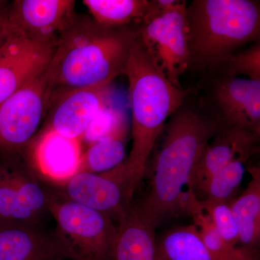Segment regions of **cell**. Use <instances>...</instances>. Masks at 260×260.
Listing matches in <instances>:
<instances>
[{
    "label": "cell",
    "mask_w": 260,
    "mask_h": 260,
    "mask_svg": "<svg viewBox=\"0 0 260 260\" xmlns=\"http://www.w3.org/2000/svg\"><path fill=\"white\" fill-rule=\"evenodd\" d=\"M187 2L178 0L158 18L142 25L140 39L169 81L182 88L181 77L190 68L186 23Z\"/></svg>",
    "instance_id": "obj_8"
},
{
    "label": "cell",
    "mask_w": 260,
    "mask_h": 260,
    "mask_svg": "<svg viewBox=\"0 0 260 260\" xmlns=\"http://www.w3.org/2000/svg\"><path fill=\"white\" fill-rule=\"evenodd\" d=\"M118 236L112 260H158L156 227L141 215L133 203L118 221Z\"/></svg>",
    "instance_id": "obj_17"
},
{
    "label": "cell",
    "mask_w": 260,
    "mask_h": 260,
    "mask_svg": "<svg viewBox=\"0 0 260 260\" xmlns=\"http://www.w3.org/2000/svg\"><path fill=\"white\" fill-rule=\"evenodd\" d=\"M199 204L210 217L220 237L229 244L237 246L239 243V231L229 202L207 198L199 200Z\"/></svg>",
    "instance_id": "obj_26"
},
{
    "label": "cell",
    "mask_w": 260,
    "mask_h": 260,
    "mask_svg": "<svg viewBox=\"0 0 260 260\" xmlns=\"http://www.w3.org/2000/svg\"><path fill=\"white\" fill-rule=\"evenodd\" d=\"M111 100V85L59 94L49 99L44 126L67 138L81 140L94 117Z\"/></svg>",
    "instance_id": "obj_14"
},
{
    "label": "cell",
    "mask_w": 260,
    "mask_h": 260,
    "mask_svg": "<svg viewBox=\"0 0 260 260\" xmlns=\"http://www.w3.org/2000/svg\"><path fill=\"white\" fill-rule=\"evenodd\" d=\"M83 151L81 140L67 138L44 126L23 157L42 182L56 189L78 174Z\"/></svg>",
    "instance_id": "obj_11"
},
{
    "label": "cell",
    "mask_w": 260,
    "mask_h": 260,
    "mask_svg": "<svg viewBox=\"0 0 260 260\" xmlns=\"http://www.w3.org/2000/svg\"><path fill=\"white\" fill-rule=\"evenodd\" d=\"M123 75L129 84L132 148L120 166L136 191L167 119L180 107L191 90L178 88L169 81L139 37L130 49Z\"/></svg>",
    "instance_id": "obj_3"
},
{
    "label": "cell",
    "mask_w": 260,
    "mask_h": 260,
    "mask_svg": "<svg viewBox=\"0 0 260 260\" xmlns=\"http://www.w3.org/2000/svg\"><path fill=\"white\" fill-rule=\"evenodd\" d=\"M186 17L190 68L198 70L260 39L259 1L194 0Z\"/></svg>",
    "instance_id": "obj_4"
},
{
    "label": "cell",
    "mask_w": 260,
    "mask_h": 260,
    "mask_svg": "<svg viewBox=\"0 0 260 260\" xmlns=\"http://www.w3.org/2000/svg\"><path fill=\"white\" fill-rule=\"evenodd\" d=\"M158 260H220L205 246L198 228H174L156 240Z\"/></svg>",
    "instance_id": "obj_20"
},
{
    "label": "cell",
    "mask_w": 260,
    "mask_h": 260,
    "mask_svg": "<svg viewBox=\"0 0 260 260\" xmlns=\"http://www.w3.org/2000/svg\"><path fill=\"white\" fill-rule=\"evenodd\" d=\"M74 0H15L8 7V29L41 42L57 41L74 21Z\"/></svg>",
    "instance_id": "obj_13"
},
{
    "label": "cell",
    "mask_w": 260,
    "mask_h": 260,
    "mask_svg": "<svg viewBox=\"0 0 260 260\" xmlns=\"http://www.w3.org/2000/svg\"><path fill=\"white\" fill-rule=\"evenodd\" d=\"M207 71L220 76L244 75L247 79L260 81V39L245 49L220 58Z\"/></svg>",
    "instance_id": "obj_24"
},
{
    "label": "cell",
    "mask_w": 260,
    "mask_h": 260,
    "mask_svg": "<svg viewBox=\"0 0 260 260\" xmlns=\"http://www.w3.org/2000/svg\"><path fill=\"white\" fill-rule=\"evenodd\" d=\"M248 160L245 158L236 159L210 178L202 189L207 198L229 202L242 183Z\"/></svg>",
    "instance_id": "obj_25"
},
{
    "label": "cell",
    "mask_w": 260,
    "mask_h": 260,
    "mask_svg": "<svg viewBox=\"0 0 260 260\" xmlns=\"http://www.w3.org/2000/svg\"><path fill=\"white\" fill-rule=\"evenodd\" d=\"M203 102L225 126L260 136V81L213 75Z\"/></svg>",
    "instance_id": "obj_9"
},
{
    "label": "cell",
    "mask_w": 260,
    "mask_h": 260,
    "mask_svg": "<svg viewBox=\"0 0 260 260\" xmlns=\"http://www.w3.org/2000/svg\"><path fill=\"white\" fill-rule=\"evenodd\" d=\"M221 121L192 91L165 125V136L154 162L150 189L140 205L141 215L154 226L182 212L195 167Z\"/></svg>",
    "instance_id": "obj_1"
},
{
    "label": "cell",
    "mask_w": 260,
    "mask_h": 260,
    "mask_svg": "<svg viewBox=\"0 0 260 260\" xmlns=\"http://www.w3.org/2000/svg\"><path fill=\"white\" fill-rule=\"evenodd\" d=\"M127 136L110 137L84 149L78 173L101 174L119 166L126 158Z\"/></svg>",
    "instance_id": "obj_22"
},
{
    "label": "cell",
    "mask_w": 260,
    "mask_h": 260,
    "mask_svg": "<svg viewBox=\"0 0 260 260\" xmlns=\"http://www.w3.org/2000/svg\"><path fill=\"white\" fill-rule=\"evenodd\" d=\"M8 34H9V30H8V32H7L6 34L0 37V48L2 47V46L3 45V44H4L5 41H6L7 38L8 37Z\"/></svg>",
    "instance_id": "obj_28"
},
{
    "label": "cell",
    "mask_w": 260,
    "mask_h": 260,
    "mask_svg": "<svg viewBox=\"0 0 260 260\" xmlns=\"http://www.w3.org/2000/svg\"><path fill=\"white\" fill-rule=\"evenodd\" d=\"M142 25L105 28L77 14L59 36L48 64L49 99L75 89L111 85L123 75Z\"/></svg>",
    "instance_id": "obj_2"
},
{
    "label": "cell",
    "mask_w": 260,
    "mask_h": 260,
    "mask_svg": "<svg viewBox=\"0 0 260 260\" xmlns=\"http://www.w3.org/2000/svg\"><path fill=\"white\" fill-rule=\"evenodd\" d=\"M53 195L23 157L0 158V220L37 225L49 213Z\"/></svg>",
    "instance_id": "obj_7"
},
{
    "label": "cell",
    "mask_w": 260,
    "mask_h": 260,
    "mask_svg": "<svg viewBox=\"0 0 260 260\" xmlns=\"http://www.w3.org/2000/svg\"><path fill=\"white\" fill-rule=\"evenodd\" d=\"M259 135L224 126L206 145L191 179L193 191H202L207 181L236 159H249L257 148Z\"/></svg>",
    "instance_id": "obj_15"
},
{
    "label": "cell",
    "mask_w": 260,
    "mask_h": 260,
    "mask_svg": "<svg viewBox=\"0 0 260 260\" xmlns=\"http://www.w3.org/2000/svg\"><path fill=\"white\" fill-rule=\"evenodd\" d=\"M129 121L124 109L113 104H106L85 130L81 142L84 149L110 137L128 135Z\"/></svg>",
    "instance_id": "obj_23"
},
{
    "label": "cell",
    "mask_w": 260,
    "mask_h": 260,
    "mask_svg": "<svg viewBox=\"0 0 260 260\" xmlns=\"http://www.w3.org/2000/svg\"><path fill=\"white\" fill-rule=\"evenodd\" d=\"M54 191L117 222L129 209L135 194L119 165L101 174L78 173Z\"/></svg>",
    "instance_id": "obj_10"
},
{
    "label": "cell",
    "mask_w": 260,
    "mask_h": 260,
    "mask_svg": "<svg viewBox=\"0 0 260 260\" xmlns=\"http://www.w3.org/2000/svg\"><path fill=\"white\" fill-rule=\"evenodd\" d=\"M251 180L243 194L229 202L239 231V243L254 249L260 239V169L247 167Z\"/></svg>",
    "instance_id": "obj_18"
},
{
    "label": "cell",
    "mask_w": 260,
    "mask_h": 260,
    "mask_svg": "<svg viewBox=\"0 0 260 260\" xmlns=\"http://www.w3.org/2000/svg\"><path fill=\"white\" fill-rule=\"evenodd\" d=\"M67 259L55 234L37 225L0 220V260Z\"/></svg>",
    "instance_id": "obj_16"
},
{
    "label": "cell",
    "mask_w": 260,
    "mask_h": 260,
    "mask_svg": "<svg viewBox=\"0 0 260 260\" xmlns=\"http://www.w3.org/2000/svg\"><path fill=\"white\" fill-rule=\"evenodd\" d=\"M49 211L55 220L54 234L67 259L112 260L118 227L110 216L54 191Z\"/></svg>",
    "instance_id": "obj_5"
},
{
    "label": "cell",
    "mask_w": 260,
    "mask_h": 260,
    "mask_svg": "<svg viewBox=\"0 0 260 260\" xmlns=\"http://www.w3.org/2000/svg\"><path fill=\"white\" fill-rule=\"evenodd\" d=\"M95 23L105 28L142 25L149 0H84Z\"/></svg>",
    "instance_id": "obj_21"
},
{
    "label": "cell",
    "mask_w": 260,
    "mask_h": 260,
    "mask_svg": "<svg viewBox=\"0 0 260 260\" xmlns=\"http://www.w3.org/2000/svg\"><path fill=\"white\" fill-rule=\"evenodd\" d=\"M8 30L0 48V104L47 69L57 42H38Z\"/></svg>",
    "instance_id": "obj_12"
},
{
    "label": "cell",
    "mask_w": 260,
    "mask_h": 260,
    "mask_svg": "<svg viewBox=\"0 0 260 260\" xmlns=\"http://www.w3.org/2000/svg\"><path fill=\"white\" fill-rule=\"evenodd\" d=\"M184 202L183 213L192 218L194 225L205 246L220 260H259L255 249L232 245L220 237L208 214L200 208L199 200L190 188Z\"/></svg>",
    "instance_id": "obj_19"
},
{
    "label": "cell",
    "mask_w": 260,
    "mask_h": 260,
    "mask_svg": "<svg viewBox=\"0 0 260 260\" xmlns=\"http://www.w3.org/2000/svg\"><path fill=\"white\" fill-rule=\"evenodd\" d=\"M46 70L0 104V158L23 157L37 136L49 107Z\"/></svg>",
    "instance_id": "obj_6"
},
{
    "label": "cell",
    "mask_w": 260,
    "mask_h": 260,
    "mask_svg": "<svg viewBox=\"0 0 260 260\" xmlns=\"http://www.w3.org/2000/svg\"><path fill=\"white\" fill-rule=\"evenodd\" d=\"M8 7H0V37L8 32Z\"/></svg>",
    "instance_id": "obj_27"
}]
</instances>
